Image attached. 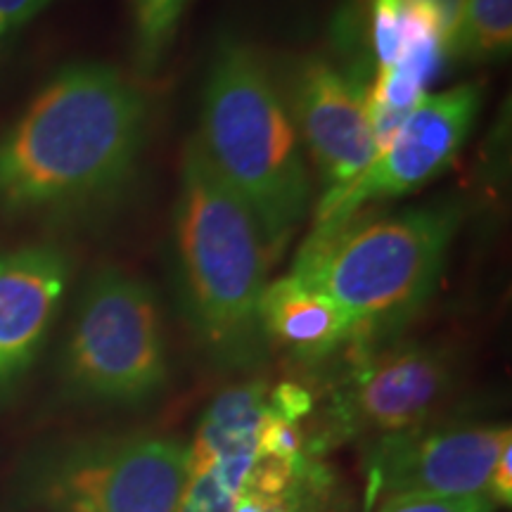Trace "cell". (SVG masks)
<instances>
[{
  "label": "cell",
  "instance_id": "obj_1",
  "mask_svg": "<svg viewBox=\"0 0 512 512\" xmlns=\"http://www.w3.org/2000/svg\"><path fill=\"white\" fill-rule=\"evenodd\" d=\"M147 133V100L100 62L69 64L0 133V221L91 211L131 181Z\"/></svg>",
  "mask_w": 512,
  "mask_h": 512
},
{
  "label": "cell",
  "instance_id": "obj_2",
  "mask_svg": "<svg viewBox=\"0 0 512 512\" xmlns=\"http://www.w3.org/2000/svg\"><path fill=\"white\" fill-rule=\"evenodd\" d=\"M171 245L178 304L204 354L223 368L259 366L268 351L259 302L271 254L254 214L195 138L183 155Z\"/></svg>",
  "mask_w": 512,
  "mask_h": 512
},
{
  "label": "cell",
  "instance_id": "obj_3",
  "mask_svg": "<svg viewBox=\"0 0 512 512\" xmlns=\"http://www.w3.org/2000/svg\"><path fill=\"white\" fill-rule=\"evenodd\" d=\"M216 176L247 204L271 261L311 204V176L285 95L256 48L223 38L211 57L195 138Z\"/></svg>",
  "mask_w": 512,
  "mask_h": 512
},
{
  "label": "cell",
  "instance_id": "obj_4",
  "mask_svg": "<svg viewBox=\"0 0 512 512\" xmlns=\"http://www.w3.org/2000/svg\"><path fill=\"white\" fill-rule=\"evenodd\" d=\"M463 209L441 202L377 221L349 219L316 230L292 273L342 306L358 347L389 337L411 320L437 287Z\"/></svg>",
  "mask_w": 512,
  "mask_h": 512
},
{
  "label": "cell",
  "instance_id": "obj_5",
  "mask_svg": "<svg viewBox=\"0 0 512 512\" xmlns=\"http://www.w3.org/2000/svg\"><path fill=\"white\" fill-rule=\"evenodd\" d=\"M64 399L143 406L169 382V347L157 294L145 280L100 268L79 292L57 358Z\"/></svg>",
  "mask_w": 512,
  "mask_h": 512
},
{
  "label": "cell",
  "instance_id": "obj_6",
  "mask_svg": "<svg viewBox=\"0 0 512 512\" xmlns=\"http://www.w3.org/2000/svg\"><path fill=\"white\" fill-rule=\"evenodd\" d=\"M188 444L159 434H105L50 444L17 472L27 512H178Z\"/></svg>",
  "mask_w": 512,
  "mask_h": 512
},
{
  "label": "cell",
  "instance_id": "obj_7",
  "mask_svg": "<svg viewBox=\"0 0 512 512\" xmlns=\"http://www.w3.org/2000/svg\"><path fill=\"white\" fill-rule=\"evenodd\" d=\"M456 387V361L441 344L363 349L335 389L330 434L377 441L427 427Z\"/></svg>",
  "mask_w": 512,
  "mask_h": 512
},
{
  "label": "cell",
  "instance_id": "obj_8",
  "mask_svg": "<svg viewBox=\"0 0 512 512\" xmlns=\"http://www.w3.org/2000/svg\"><path fill=\"white\" fill-rule=\"evenodd\" d=\"M479 107L482 91L477 83L422 95L373 164L347 190L320 200L316 230L342 226L366 204L396 200L437 178L465 145Z\"/></svg>",
  "mask_w": 512,
  "mask_h": 512
},
{
  "label": "cell",
  "instance_id": "obj_9",
  "mask_svg": "<svg viewBox=\"0 0 512 512\" xmlns=\"http://www.w3.org/2000/svg\"><path fill=\"white\" fill-rule=\"evenodd\" d=\"M512 446L508 425H451L370 441V479L384 498L486 494L491 470Z\"/></svg>",
  "mask_w": 512,
  "mask_h": 512
},
{
  "label": "cell",
  "instance_id": "obj_10",
  "mask_svg": "<svg viewBox=\"0 0 512 512\" xmlns=\"http://www.w3.org/2000/svg\"><path fill=\"white\" fill-rule=\"evenodd\" d=\"M285 102L297 136L323 178V200H330L347 190L380 152L368 91L330 62L309 57L294 72Z\"/></svg>",
  "mask_w": 512,
  "mask_h": 512
},
{
  "label": "cell",
  "instance_id": "obj_11",
  "mask_svg": "<svg viewBox=\"0 0 512 512\" xmlns=\"http://www.w3.org/2000/svg\"><path fill=\"white\" fill-rule=\"evenodd\" d=\"M69 280L72 259L62 247L36 242L0 252V401L41 356Z\"/></svg>",
  "mask_w": 512,
  "mask_h": 512
},
{
  "label": "cell",
  "instance_id": "obj_12",
  "mask_svg": "<svg viewBox=\"0 0 512 512\" xmlns=\"http://www.w3.org/2000/svg\"><path fill=\"white\" fill-rule=\"evenodd\" d=\"M259 320L268 347L275 344L299 361H320L354 339V323L342 306L297 273L268 280Z\"/></svg>",
  "mask_w": 512,
  "mask_h": 512
},
{
  "label": "cell",
  "instance_id": "obj_13",
  "mask_svg": "<svg viewBox=\"0 0 512 512\" xmlns=\"http://www.w3.org/2000/svg\"><path fill=\"white\" fill-rule=\"evenodd\" d=\"M268 394L271 392L264 384L249 382L216 396L202 415L195 439L188 444V472L221 456L259 453Z\"/></svg>",
  "mask_w": 512,
  "mask_h": 512
},
{
  "label": "cell",
  "instance_id": "obj_14",
  "mask_svg": "<svg viewBox=\"0 0 512 512\" xmlns=\"http://www.w3.org/2000/svg\"><path fill=\"white\" fill-rule=\"evenodd\" d=\"M259 453H235L188 472L178 512H233L245 494Z\"/></svg>",
  "mask_w": 512,
  "mask_h": 512
},
{
  "label": "cell",
  "instance_id": "obj_15",
  "mask_svg": "<svg viewBox=\"0 0 512 512\" xmlns=\"http://www.w3.org/2000/svg\"><path fill=\"white\" fill-rule=\"evenodd\" d=\"M512 48V0H465L453 53L475 62H496Z\"/></svg>",
  "mask_w": 512,
  "mask_h": 512
},
{
  "label": "cell",
  "instance_id": "obj_16",
  "mask_svg": "<svg viewBox=\"0 0 512 512\" xmlns=\"http://www.w3.org/2000/svg\"><path fill=\"white\" fill-rule=\"evenodd\" d=\"M190 0H133V60L138 76L162 67Z\"/></svg>",
  "mask_w": 512,
  "mask_h": 512
},
{
  "label": "cell",
  "instance_id": "obj_17",
  "mask_svg": "<svg viewBox=\"0 0 512 512\" xmlns=\"http://www.w3.org/2000/svg\"><path fill=\"white\" fill-rule=\"evenodd\" d=\"M489 494L472 496H392L377 512H496Z\"/></svg>",
  "mask_w": 512,
  "mask_h": 512
},
{
  "label": "cell",
  "instance_id": "obj_18",
  "mask_svg": "<svg viewBox=\"0 0 512 512\" xmlns=\"http://www.w3.org/2000/svg\"><path fill=\"white\" fill-rule=\"evenodd\" d=\"M316 491L318 479L294 486L285 494H264V491L247 489L233 512H302L304 508L316 505Z\"/></svg>",
  "mask_w": 512,
  "mask_h": 512
},
{
  "label": "cell",
  "instance_id": "obj_19",
  "mask_svg": "<svg viewBox=\"0 0 512 512\" xmlns=\"http://www.w3.org/2000/svg\"><path fill=\"white\" fill-rule=\"evenodd\" d=\"M413 3L420 5L432 17L441 38H444L448 53H453L458 43L460 24H463L465 0H413Z\"/></svg>",
  "mask_w": 512,
  "mask_h": 512
},
{
  "label": "cell",
  "instance_id": "obj_20",
  "mask_svg": "<svg viewBox=\"0 0 512 512\" xmlns=\"http://www.w3.org/2000/svg\"><path fill=\"white\" fill-rule=\"evenodd\" d=\"M486 494L491 496L498 508H510L512 503V446L505 448L501 458L496 460L494 470H491L489 486H486Z\"/></svg>",
  "mask_w": 512,
  "mask_h": 512
},
{
  "label": "cell",
  "instance_id": "obj_21",
  "mask_svg": "<svg viewBox=\"0 0 512 512\" xmlns=\"http://www.w3.org/2000/svg\"><path fill=\"white\" fill-rule=\"evenodd\" d=\"M50 0H0V19L8 29L22 27L34 19Z\"/></svg>",
  "mask_w": 512,
  "mask_h": 512
},
{
  "label": "cell",
  "instance_id": "obj_22",
  "mask_svg": "<svg viewBox=\"0 0 512 512\" xmlns=\"http://www.w3.org/2000/svg\"><path fill=\"white\" fill-rule=\"evenodd\" d=\"M302 512H316V505H311V508H304Z\"/></svg>",
  "mask_w": 512,
  "mask_h": 512
},
{
  "label": "cell",
  "instance_id": "obj_23",
  "mask_svg": "<svg viewBox=\"0 0 512 512\" xmlns=\"http://www.w3.org/2000/svg\"><path fill=\"white\" fill-rule=\"evenodd\" d=\"M5 29H8V27H5V24H3V19H0V34H3Z\"/></svg>",
  "mask_w": 512,
  "mask_h": 512
}]
</instances>
